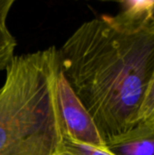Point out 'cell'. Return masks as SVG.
Listing matches in <instances>:
<instances>
[{
    "label": "cell",
    "instance_id": "obj_1",
    "mask_svg": "<svg viewBox=\"0 0 154 155\" xmlns=\"http://www.w3.org/2000/svg\"><path fill=\"white\" fill-rule=\"evenodd\" d=\"M58 53L63 75L105 143L138 124L154 73V34L103 15L79 25Z\"/></svg>",
    "mask_w": 154,
    "mask_h": 155
},
{
    "label": "cell",
    "instance_id": "obj_2",
    "mask_svg": "<svg viewBox=\"0 0 154 155\" xmlns=\"http://www.w3.org/2000/svg\"><path fill=\"white\" fill-rule=\"evenodd\" d=\"M0 86V155H54L64 134L58 49L15 55Z\"/></svg>",
    "mask_w": 154,
    "mask_h": 155
},
{
    "label": "cell",
    "instance_id": "obj_3",
    "mask_svg": "<svg viewBox=\"0 0 154 155\" xmlns=\"http://www.w3.org/2000/svg\"><path fill=\"white\" fill-rule=\"evenodd\" d=\"M58 98L67 134L74 140L99 149H106L93 118L60 72Z\"/></svg>",
    "mask_w": 154,
    "mask_h": 155
},
{
    "label": "cell",
    "instance_id": "obj_4",
    "mask_svg": "<svg viewBox=\"0 0 154 155\" xmlns=\"http://www.w3.org/2000/svg\"><path fill=\"white\" fill-rule=\"evenodd\" d=\"M105 146L113 155H154V125L139 124Z\"/></svg>",
    "mask_w": 154,
    "mask_h": 155
},
{
    "label": "cell",
    "instance_id": "obj_5",
    "mask_svg": "<svg viewBox=\"0 0 154 155\" xmlns=\"http://www.w3.org/2000/svg\"><path fill=\"white\" fill-rule=\"evenodd\" d=\"M154 0H126L119 2V11L112 15L123 27L140 31L145 30Z\"/></svg>",
    "mask_w": 154,
    "mask_h": 155
},
{
    "label": "cell",
    "instance_id": "obj_6",
    "mask_svg": "<svg viewBox=\"0 0 154 155\" xmlns=\"http://www.w3.org/2000/svg\"><path fill=\"white\" fill-rule=\"evenodd\" d=\"M54 155H113L106 149H99L81 143L71 138L64 129V137Z\"/></svg>",
    "mask_w": 154,
    "mask_h": 155
},
{
    "label": "cell",
    "instance_id": "obj_7",
    "mask_svg": "<svg viewBox=\"0 0 154 155\" xmlns=\"http://www.w3.org/2000/svg\"><path fill=\"white\" fill-rule=\"evenodd\" d=\"M14 4V0H0V48L17 45L16 40L7 25V18Z\"/></svg>",
    "mask_w": 154,
    "mask_h": 155
},
{
    "label": "cell",
    "instance_id": "obj_8",
    "mask_svg": "<svg viewBox=\"0 0 154 155\" xmlns=\"http://www.w3.org/2000/svg\"><path fill=\"white\" fill-rule=\"evenodd\" d=\"M139 124L154 125V73L139 113Z\"/></svg>",
    "mask_w": 154,
    "mask_h": 155
},
{
    "label": "cell",
    "instance_id": "obj_9",
    "mask_svg": "<svg viewBox=\"0 0 154 155\" xmlns=\"http://www.w3.org/2000/svg\"><path fill=\"white\" fill-rule=\"evenodd\" d=\"M16 45H8L0 48V73L5 71L15 56Z\"/></svg>",
    "mask_w": 154,
    "mask_h": 155
},
{
    "label": "cell",
    "instance_id": "obj_10",
    "mask_svg": "<svg viewBox=\"0 0 154 155\" xmlns=\"http://www.w3.org/2000/svg\"><path fill=\"white\" fill-rule=\"evenodd\" d=\"M145 30L154 34V3L152 9H151V12H150V15H149V19L147 22Z\"/></svg>",
    "mask_w": 154,
    "mask_h": 155
}]
</instances>
